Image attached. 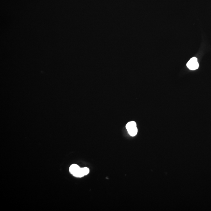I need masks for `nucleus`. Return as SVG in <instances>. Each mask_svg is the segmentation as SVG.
Here are the masks:
<instances>
[{
	"instance_id": "nucleus-3",
	"label": "nucleus",
	"mask_w": 211,
	"mask_h": 211,
	"mask_svg": "<svg viewBox=\"0 0 211 211\" xmlns=\"http://www.w3.org/2000/svg\"><path fill=\"white\" fill-rule=\"evenodd\" d=\"M89 172V169L87 167L81 168L78 174V178H81L84 176H86Z\"/></svg>"
},
{
	"instance_id": "nucleus-5",
	"label": "nucleus",
	"mask_w": 211,
	"mask_h": 211,
	"mask_svg": "<svg viewBox=\"0 0 211 211\" xmlns=\"http://www.w3.org/2000/svg\"><path fill=\"white\" fill-rule=\"evenodd\" d=\"M128 133L129 135L132 137H134L136 136L137 134L138 133V129L137 127L133 128L132 129H130L128 131Z\"/></svg>"
},
{
	"instance_id": "nucleus-1",
	"label": "nucleus",
	"mask_w": 211,
	"mask_h": 211,
	"mask_svg": "<svg viewBox=\"0 0 211 211\" xmlns=\"http://www.w3.org/2000/svg\"><path fill=\"white\" fill-rule=\"evenodd\" d=\"M187 67L190 70H197L199 67V65L197 61V58L196 57L192 58L190 59L186 64Z\"/></svg>"
},
{
	"instance_id": "nucleus-4",
	"label": "nucleus",
	"mask_w": 211,
	"mask_h": 211,
	"mask_svg": "<svg viewBox=\"0 0 211 211\" xmlns=\"http://www.w3.org/2000/svg\"><path fill=\"white\" fill-rule=\"evenodd\" d=\"M126 129L127 130V131H128L130 129L137 127V124H136V122L134 121L130 122L126 124Z\"/></svg>"
},
{
	"instance_id": "nucleus-2",
	"label": "nucleus",
	"mask_w": 211,
	"mask_h": 211,
	"mask_svg": "<svg viewBox=\"0 0 211 211\" xmlns=\"http://www.w3.org/2000/svg\"><path fill=\"white\" fill-rule=\"evenodd\" d=\"M80 169L81 168L78 165L74 164L70 166L69 168V171L73 176L78 177Z\"/></svg>"
}]
</instances>
